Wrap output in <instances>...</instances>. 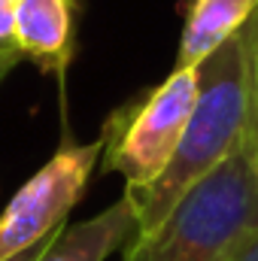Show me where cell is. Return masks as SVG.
Wrapping results in <instances>:
<instances>
[{"instance_id":"4","label":"cell","mask_w":258,"mask_h":261,"mask_svg":"<svg viewBox=\"0 0 258 261\" xmlns=\"http://www.w3.org/2000/svg\"><path fill=\"white\" fill-rule=\"evenodd\" d=\"M104 155V140L61 146L6 203L0 216V261L12 258L64 228L70 210Z\"/></svg>"},{"instance_id":"3","label":"cell","mask_w":258,"mask_h":261,"mask_svg":"<svg viewBox=\"0 0 258 261\" xmlns=\"http://www.w3.org/2000/svg\"><path fill=\"white\" fill-rule=\"evenodd\" d=\"M197 97V67H173L143 97L116 110L104 125V170L125 176V192L152 186L173 161Z\"/></svg>"},{"instance_id":"10","label":"cell","mask_w":258,"mask_h":261,"mask_svg":"<svg viewBox=\"0 0 258 261\" xmlns=\"http://www.w3.org/2000/svg\"><path fill=\"white\" fill-rule=\"evenodd\" d=\"M55 234H58V231H55ZM55 234H52V237H55ZM52 237H46L43 243H37V246H31V249H24V252H18V255H12V258H6V261H37L40 255H43V249L49 246Z\"/></svg>"},{"instance_id":"12","label":"cell","mask_w":258,"mask_h":261,"mask_svg":"<svg viewBox=\"0 0 258 261\" xmlns=\"http://www.w3.org/2000/svg\"><path fill=\"white\" fill-rule=\"evenodd\" d=\"M18 61H21V55H18V52H0V82L6 79V73L18 64Z\"/></svg>"},{"instance_id":"1","label":"cell","mask_w":258,"mask_h":261,"mask_svg":"<svg viewBox=\"0 0 258 261\" xmlns=\"http://www.w3.org/2000/svg\"><path fill=\"white\" fill-rule=\"evenodd\" d=\"M255 15L246 21L243 31H237L197 64L194 110L170 167L152 186L125 192L137 216V237L155 231L176 206V200L207 173H213L225 158H231L249 137Z\"/></svg>"},{"instance_id":"7","label":"cell","mask_w":258,"mask_h":261,"mask_svg":"<svg viewBox=\"0 0 258 261\" xmlns=\"http://www.w3.org/2000/svg\"><path fill=\"white\" fill-rule=\"evenodd\" d=\"M255 12L258 0H189L176 67H197L225 40L243 31Z\"/></svg>"},{"instance_id":"11","label":"cell","mask_w":258,"mask_h":261,"mask_svg":"<svg viewBox=\"0 0 258 261\" xmlns=\"http://www.w3.org/2000/svg\"><path fill=\"white\" fill-rule=\"evenodd\" d=\"M234 261H258V234H252V237L246 240V246L237 252Z\"/></svg>"},{"instance_id":"5","label":"cell","mask_w":258,"mask_h":261,"mask_svg":"<svg viewBox=\"0 0 258 261\" xmlns=\"http://www.w3.org/2000/svg\"><path fill=\"white\" fill-rule=\"evenodd\" d=\"M15 43L43 73H64L73 58V0H15Z\"/></svg>"},{"instance_id":"6","label":"cell","mask_w":258,"mask_h":261,"mask_svg":"<svg viewBox=\"0 0 258 261\" xmlns=\"http://www.w3.org/2000/svg\"><path fill=\"white\" fill-rule=\"evenodd\" d=\"M137 237V216L125 195L88 222L64 225L37 261H107Z\"/></svg>"},{"instance_id":"9","label":"cell","mask_w":258,"mask_h":261,"mask_svg":"<svg viewBox=\"0 0 258 261\" xmlns=\"http://www.w3.org/2000/svg\"><path fill=\"white\" fill-rule=\"evenodd\" d=\"M249 137L258 146V24H255V46H252V125H249Z\"/></svg>"},{"instance_id":"2","label":"cell","mask_w":258,"mask_h":261,"mask_svg":"<svg viewBox=\"0 0 258 261\" xmlns=\"http://www.w3.org/2000/svg\"><path fill=\"white\" fill-rule=\"evenodd\" d=\"M258 234V146L252 137L194 182L164 222L134 237L122 261H234Z\"/></svg>"},{"instance_id":"8","label":"cell","mask_w":258,"mask_h":261,"mask_svg":"<svg viewBox=\"0 0 258 261\" xmlns=\"http://www.w3.org/2000/svg\"><path fill=\"white\" fill-rule=\"evenodd\" d=\"M0 52H18V43H15V0H0Z\"/></svg>"}]
</instances>
